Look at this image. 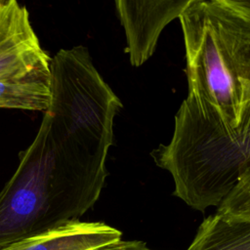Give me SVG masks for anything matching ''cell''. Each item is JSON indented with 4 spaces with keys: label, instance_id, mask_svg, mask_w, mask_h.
Returning <instances> with one entry per match:
<instances>
[{
    "label": "cell",
    "instance_id": "6da1fadb",
    "mask_svg": "<svg viewBox=\"0 0 250 250\" xmlns=\"http://www.w3.org/2000/svg\"><path fill=\"white\" fill-rule=\"evenodd\" d=\"M50 88L39 130L0 191V248L79 220L105 183L121 100L84 46L52 58Z\"/></svg>",
    "mask_w": 250,
    "mask_h": 250
},
{
    "label": "cell",
    "instance_id": "277c9868",
    "mask_svg": "<svg viewBox=\"0 0 250 250\" xmlns=\"http://www.w3.org/2000/svg\"><path fill=\"white\" fill-rule=\"evenodd\" d=\"M189 0H116L115 8L126 36L131 65L139 67L152 57L161 32L179 19Z\"/></svg>",
    "mask_w": 250,
    "mask_h": 250
},
{
    "label": "cell",
    "instance_id": "8992f818",
    "mask_svg": "<svg viewBox=\"0 0 250 250\" xmlns=\"http://www.w3.org/2000/svg\"><path fill=\"white\" fill-rule=\"evenodd\" d=\"M50 67L0 79V108L46 111L51 104Z\"/></svg>",
    "mask_w": 250,
    "mask_h": 250
},
{
    "label": "cell",
    "instance_id": "ba28073f",
    "mask_svg": "<svg viewBox=\"0 0 250 250\" xmlns=\"http://www.w3.org/2000/svg\"><path fill=\"white\" fill-rule=\"evenodd\" d=\"M216 213L250 221V167L239 177L231 190L218 206Z\"/></svg>",
    "mask_w": 250,
    "mask_h": 250
},
{
    "label": "cell",
    "instance_id": "5b68a950",
    "mask_svg": "<svg viewBox=\"0 0 250 250\" xmlns=\"http://www.w3.org/2000/svg\"><path fill=\"white\" fill-rule=\"evenodd\" d=\"M122 232L103 222H69L0 250H95L121 240Z\"/></svg>",
    "mask_w": 250,
    "mask_h": 250
},
{
    "label": "cell",
    "instance_id": "9c48e42d",
    "mask_svg": "<svg viewBox=\"0 0 250 250\" xmlns=\"http://www.w3.org/2000/svg\"><path fill=\"white\" fill-rule=\"evenodd\" d=\"M95 250H145V247L139 240H119Z\"/></svg>",
    "mask_w": 250,
    "mask_h": 250
},
{
    "label": "cell",
    "instance_id": "52a82bcc",
    "mask_svg": "<svg viewBox=\"0 0 250 250\" xmlns=\"http://www.w3.org/2000/svg\"><path fill=\"white\" fill-rule=\"evenodd\" d=\"M187 250H250V221L210 215Z\"/></svg>",
    "mask_w": 250,
    "mask_h": 250
},
{
    "label": "cell",
    "instance_id": "7a4b0ae2",
    "mask_svg": "<svg viewBox=\"0 0 250 250\" xmlns=\"http://www.w3.org/2000/svg\"><path fill=\"white\" fill-rule=\"evenodd\" d=\"M179 20L186 100L236 127L250 107V0H189Z\"/></svg>",
    "mask_w": 250,
    "mask_h": 250
},
{
    "label": "cell",
    "instance_id": "3957f363",
    "mask_svg": "<svg viewBox=\"0 0 250 250\" xmlns=\"http://www.w3.org/2000/svg\"><path fill=\"white\" fill-rule=\"evenodd\" d=\"M28 10L16 0H0V79L27 75L50 67Z\"/></svg>",
    "mask_w": 250,
    "mask_h": 250
}]
</instances>
